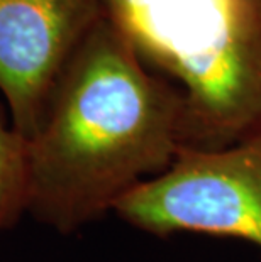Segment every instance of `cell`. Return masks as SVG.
I'll use <instances>...</instances> for the list:
<instances>
[{
	"label": "cell",
	"mask_w": 261,
	"mask_h": 262,
	"mask_svg": "<svg viewBox=\"0 0 261 262\" xmlns=\"http://www.w3.org/2000/svg\"><path fill=\"white\" fill-rule=\"evenodd\" d=\"M185 149L180 92L102 17L26 141V213L70 235L114 211Z\"/></svg>",
	"instance_id": "6da1fadb"
},
{
	"label": "cell",
	"mask_w": 261,
	"mask_h": 262,
	"mask_svg": "<svg viewBox=\"0 0 261 262\" xmlns=\"http://www.w3.org/2000/svg\"><path fill=\"white\" fill-rule=\"evenodd\" d=\"M104 17L180 92L185 149L261 130V0H101Z\"/></svg>",
	"instance_id": "7a4b0ae2"
},
{
	"label": "cell",
	"mask_w": 261,
	"mask_h": 262,
	"mask_svg": "<svg viewBox=\"0 0 261 262\" xmlns=\"http://www.w3.org/2000/svg\"><path fill=\"white\" fill-rule=\"evenodd\" d=\"M114 211L156 237L204 233L261 249V130L217 150L183 149L168 169L127 193Z\"/></svg>",
	"instance_id": "3957f363"
},
{
	"label": "cell",
	"mask_w": 261,
	"mask_h": 262,
	"mask_svg": "<svg viewBox=\"0 0 261 262\" xmlns=\"http://www.w3.org/2000/svg\"><path fill=\"white\" fill-rule=\"evenodd\" d=\"M102 17L101 0H0V92L10 124L26 141L71 56Z\"/></svg>",
	"instance_id": "277c9868"
},
{
	"label": "cell",
	"mask_w": 261,
	"mask_h": 262,
	"mask_svg": "<svg viewBox=\"0 0 261 262\" xmlns=\"http://www.w3.org/2000/svg\"><path fill=\"white\" fill-rule=\"evenodd\" d=\"M26 213V139L0 114V233Z\"/></svg>",
	"instance_id": "5b68a950"
}]
</instances>
